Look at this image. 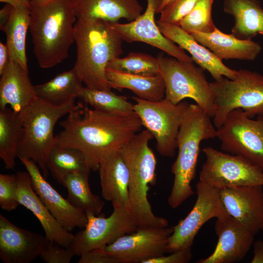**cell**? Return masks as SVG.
<instances>
[{
  "instance_id": "f6af8a7d",
  "label": "cell",
  "mask_w": 263,
  "mask_h": 263,
  "mask_svg": "<svg viewBox=\"0 0 263 263\" xmlns=\"http://www.w3.org/2000/svg\"><path fill=\"white\" fill-rule=\"evenodd\" d=\"M171 0H163L161 5L156 11V14L160 13L163 8L171 1Z\"/></svg>"
},
{
  "instance_id": "7bdbcfd3",
  "label": "cell",
  "mask_w": 263,
  "mask_h": 263,
  "mask_svg": "<svg viewBox=\"0 0 263 263\" xmlns=\"http://www.w3.org/2000/svg\"><path fill=\"white\" fill-rule=\"evenodd\" d=\"M13 5L6 3L0 10V29H2L9 20L12 10Z\"/></svg>"
},
{
  "instance_id": "52a82bcc",
  "label": "cell",
  "mask_w": 263,
  "mask_h": 263,
  "mask_svg": "<svg viewBox=\"0 0 263 263\" xmlns=\"http://www.w3.org/2000/svg\"><path fill=\"white\" fill-rule=\"evenodd\" d=\"M209 85L215 105L213 123L217 129L234 109H242L252 118L263 116V75L240 69L234 79L224 77L209 83Z\"/></svg>"
},
{
  "instance_id": "ffe728a7",
  "label": "cell",
  "mask_w": 263,
  "mask_h": 263,
  "mask_svg": "<svg viewBox=\"0 0 263 263\" xmlns=\"http://www.w3.org/2000/svg\"><path fill=\"white\" fill-rule=\"evenodd\" d=\"M156 23L162 34L186 50L201 68L207 71L215 81L225 76L230 79L237 75V70L225 65L210 50L198 42L193 36L179 25L167 23L159 20Z\"/></svg>"
},
{
  "instance_id": "484cf974",
  "label": "cell",
  "mask_w": 263,
  "mask_h": 263,
  "mask_svg": "<svg viewBox=\"0 0 263 263\" xmlns=\"http://www.w3.org/2000/svg\"><path fill=\"white\" fill-rule=\"evenodd\" d=\"M224 11L231 15L234 24L231 32L241 39H252L263 35V8L258 0H224Z\"/></svg>"
},
{
  "instance_id": "f1b7e54d",
  "label": "cell",
  "mask_w": 263,
  "mask_h": 263,
  "mask_svg": "<svg viewBox=\"0 0 263 263\" xmlns=\"http://www.w3.org/2000/svg\"><path fill=\"white\" fill-rule=\"evenodd\" d=\"M23 133L20 113L9 107L0 109V158L6 169L15 167Z\"/></svg>"
},
{
  "instance_id": "6da1fadb",
  "label": "cell",
  "mask_w": 263,
  "mask_h": 263,
  "mask_svg": "<svg viewBox=\"0 0 263 263\" xmlns=\"http://www.w3.org/2000/svg\"><path fill=\"white\" fill-rule=\"evenodd\" d=\"M83 104L78 103L60 122L62 129L55 136L54 145L81 151L91 170L98 171L100 163L120 151L142 125L135 113H108Z\"/></svg>"
},
{
  "instance_id": "2e32d148",
  "label": "cell",
  "mask_w": 263,
  "mask_h": 263,
  "mask_svg": "<svg viewBox=\"0 0 263 263\" xmlns=\"http://www.w3.org/2000/svg\"><path fill=\"white\" fill-rule=\"evenodd\" d=\"M215 230L218 241L214 251L197 263L239 262L246 256L254 243V235L227 212L216 218Z\"/></svg>"
},
{
  "instance_id": "d6986e66",
  "label": "cell",
  "mask_w": 263,
  "mask_h": 263,
  "mask_svg": "<svg viewBox=\"0 0 263 263\" xmlns=\"http://www.w3.org/2000/svg\"><path fill=\"white\" fill-rule=\"evenodd\" d=\"M46 236L19 228L0 215V259L4 263H29L45 249Z\"/></svg>"
},
{
  "instance_id": "836d02e7",
  "label": "cell",
  "mask_w": 263,
  "mask_h": 263,
  "mask_svg": "<svg viewBox=\"0 0 263 263\" xmlns=\"http://www.w3.org/2000/svg\"><path fill=\"white\" fill-rule=\"evenodd\" d=\"M107 67L128 74L145 76L159 74L157 57L141 53L130 52L124 57L115 58L109 62Z\"/></svg>"
},
{
  "instance_id": "ee69618b",
  "label": "cell",
  "mask_w": 263,
  "mask_h": 263,
  "mask_svg": "<svg viewBox=\"0 0 263 263\" xmlns=\"http://www.w3.org/2000/svg\"><path fill=\"white\" fill-rule=\"evenodd\" d=\"M0 2L10 4L13 6L23 5L30 7V0H0Z\"/></svg>"
},
{
  "instance_id": "4316f807",
  "label": "cell",
  "mask_w": 263,
  "mask_h": 263,
  "mask_svg": "<svg viewBox=\"0 0 263 263\" xmlns=\"http://www.w3.org/2000/svg\"><path fill=\"white\" fill-rule=\"evenodd\" d=\"M106 76L111 88L132 91L138 97L151 101L165 98V85L159 74L145 76L128 74L107 67Z\"/></svg>"
},
{
  "instance_id": "603a6c76",
  "label": "cell",
  "mask_w": 263,
  "mask_h": 263,
  "mask_svg": "<svg viewBox=\"0 0 263 263\" xmlns=\"http://www.w3.org/2000/svg\"><path fill=\"white\" fill-rule=\"evenodd\" d=\"M195 40L210 50L218 58L253 61L262 50L261 45L252 39H241L232 34H226L217 27L209 33L190 34Z\"/></svg>"
},
{
  "instance_id": "44dd1931",
  "label": "cell",
  "mask_w": 263,
  "mask_h": 263,
  "mask_svg": "<svg viewBox=\"0 0 263 263\" xmlns=\"http://www.w3.org/2000/svg\"><path fill=\"white\" fill-rule=\"evenodd\" d=\"M16 175L20 205L31 211L36 217L48 240L63 246L69 247L74 235L59 223L34 191L31 177L28 171H18Z\"/></svg>"
},
{
  "instance_id": "d4e9b609",
  "label": "cell",
  "mask_w": 263,
  "mask_h": 263,
  "mask_svg": "<svg viewBox=\"0 0 263 263\" xmlns=\"http://www.w3.org/2000/svg\"><path fill=\"white\" fill-rule=\"evenodd\" d=\"M77 19H98L113 23L124 19L132 21L142 13L138 0H72Z\"/></svg>"
},
{
  "instance_id": "ac0fdd59",
  "label": "cell",
  "mask_w": 263,
  "mask_h": 263,
  "mask_svg": "<svg viewBox=\"0 0 263 263\" xmlns=\"http://www.w3.org/2000/svg\"><path fill=\"white\" fill-rule=\"evenodd\" d=\"M19 159L30 175L34 191L59 223L69 231L75 227L84 228L87 222L86 214L64 198L46 181L36 163L30 159Z\"/></svg>"
},
{
  "instance_id": "5bb4252c",
  "label": "cell",
  "mask_w": 263,
  "mask_h": 263,
  "mask_svg": "<svg viewBox=\"0 0 263 263\" xmlns=\"http://www.w3.org/2000/svg\"><path fill=\"white\" fill-rule=\"evenodd\" d=\"M172 227L137 228L105 247L107 253L118 263H143L167 253Z\"/></svg>"
},
{
  "instance_id": "30bf717a",
  "label": "cell",
  "mask_w": 263,
  "mask_h": 263,
  "mask_svg": "<svg viewBox=\"0 0 263 263\" xmlns=\"http://www.w3.org/2000/svg\"><path fill=\"white\" fill-rule=\"evenodd\" d=\"M206 156L199 181L219 189L242 186H263V171L246 158L211 147L203 149Z\"/></svg>"
},
{
  "instance_id": "bcb514c9",
  "label": "cell",
  "mask_w": 263,
  "mask_h": 263,
  "mask_svg": "<svg viewBox=\"0 0 263 263\" xmlns=\"http://www.w3.org/2000/svg\"><path fill=\"white\" fill-rule=\"evenodd\" d=\"M38 0V1H45V0Z\"/></svg>"
},
{
  "instance_id": "9a60e30c",
  "label": "cell",
  "mask_w": 263,
  "mask_h": 263,
  "mask_svg": "<svg viewBox=\"0 0 263 263\" xmlns=\"http://www.w3.org/2000/svg\"><path fill=\"white\" fill-rule=\"evenodd\" d=\"M145 12L134 20L126 23H112L115 31L123 41L142 42L166 53L179 60L193 62L185 50L165 37L160 31L154 16L163 0H147Z\"/></svg>"
},
{
  "instance_id": "8fae6325",
  "label": "cell",
  "mask_w": 263,
  "mask_h": 263,
  "mask_svg": "<svg viewBox=\"0 0 263 263\" xmlns=\"http://www.w3.org/2000/svg\"><path fill=\"white\" fill-rule=\"evenodd\" d=\"M216 137L224 151L246 158L263 171V116L253 119L234 109L217 129Z\"/></svg>"
},
{
  "instance_id": "7402d4cb",
  "label": "cell",
  "mask_w": 263,
  "mask_h": 263,
  "mask_svg": "<svg viewBox=\"0 0 263 263\" xmlns=\"http://www.w3.org/2000/svg\"><path fill=\"white\" fill-rule=\"evenodd\" d=\"M0 75V109L19 113L37 98L29 71L18 62L9 60Z\"/></svg>"
},
{
  "instance_id": "7c38bea8",
  "label": "cell",
  "mask_w": 263,
  "mask_h": 263,
  "mask_svg": "<svg viewBox=\"0 0 263 263\" xmlns=\"http://www.w3.org/2000/svg\"><path fill=\"white\" fill-rule=\"evenodd\" d=\"M108 217L86 213L87 223L74 237L69 246L75 255L80 256L93 249L105 247L119 237L137 230L138 227L128 210L123 207H113Z\"/></svg>"
},
{
  "instance_id": "8992f818",
  "label": "cell",
  "mask_w": 263,
  "mask_h": 263,
  "mask_svg": "<svg viewBox=\"0 0 263 263\" xmlns=\"http://www.w3.org/2000/svg\"><path fill=\"white\" fill-rule=\"evenodd\" d=\"M76 98L56 105L37 98L20 113L23 137L18 157L30 159L36 163L46 177V160L54 146V129L57 121L74 110Z\"/></svg>"
},
{
  "instance_id": "7dc6e473",
  "label": "cell",
  "mask_w": 263,
  "mask_h": 263,
  "mask_svg": "<svg viewBox=\"0 0 263 263\" xmlns=\"http://www.w3.org/2000/svg\"></svg>"
},
{
  "instance_id": "e0dca14e",
  "label": "cell",
  "mask_w": 263,
  "mask_h": 263,
  "mask_svg": "<svg viewBox=\"0 0 263 263\" xmlns=\"http://www.w3.org/2000/svg\"><path fill=\"white\" fill-rule=\"evenodd\" d=\"M229 215L254 235L263 231V186H242L220 189Z\"/></svg>"
},
{
  "instance_id": "4fadbf2b",
  "label": "cell",
  "mask_w": 263,
  "mask_h": 263,
  "mask_svg": "<svg viewBox=\"0 0 263 263\" xmlns=\"http://www.w3.org/2000/svg\"><path fill=\"white\" fill-rule=\"evenodd\" d=\"M197 199L188 214L175 226L169 239L167 253L191 247L201 227L208 220L226 212L221 200L220 189L201 181L196 185Z\"/></svg>"
},
{
  "instance_id": "3957f363",
  "label": "cell",
  "mask_w": 263,
  "mask_h": 263,
  "mask_svg": "<svg viewBox=\"0 0 263 263\" xmlns=\"http://www.w3.org/2000/svg\"><path fill=\"white\" fill-rule=\"evenodd\" d=\"M111 22L98 19H77L74 39L76 56L74 68L90 89L111 90L106 76L108 63L123 53V40Z\"/></svg>"
},
{
  "instance_id": "60d3db41",
  "label": "cell",
  "mask_w": 263,
  "mask_h": 263,
  "mask_svg": "<svg viewBox=\"0 0 263 263\" xmlns=\"http://www.w3.org/2000/svg\"><path fill=\"white\" fill-rule=\"evenodd\" d=\"M254 255L251 263H263V241L259 240L254 242Z\"/></svg>"
},
{
  "instance_id": "f35d334b",
  "label": "cell",
  "mask_w": 263,
  "mask_h": 263,
  "mask_svg": "<svg viewBox=\"0 0 263 263\" xmlns=\"http://www.w3.org/2000/svg\"><path fill=\"white\" fill-rule=\"evenodd\" d=\"M192 258L191 247H189L176 251L168 256L163 255L149 259L143 263H187Z\"/></svg>"
},
{
  "instance_id": "1f68e13d",
  "label": "cell",
  "mask_w": 263,
  "mask_h": 263,
  "mask_svg": "<svg viewBox=\"0 0 263 263\" xmlns=\"http://www.w3.org/2000/svg\"><path fill=\"white\" fill-rule=\"evenodd\" d=\"M46 167L52 177L62 185L63 178L75 172H91L85 157L80 150L54 145L46 160Z\"/></svg>"
},
{
  "instance_id": "7a4b0ae2",
  "label": "cell",
  "mask_w": 263,
  "mask_h": 263,
  "mask_svg": "<svg viewBox=\"0 0 263 263\" xmlns=\"http://www.w3.org/2000/svg\"><path fill=\"white\" fill-rule=\"evenodd\" d=\"M33 53L39 66L53 67L68 58L77 18L72 0H30Z\"/></svg>"
},
{
  "instance_id": "277c9868",
  "label": "cell",
  "mask_w": 263,
  "mask_h": 263,
  "mask_svg": "<svg viewBox=\"0 0 263 263\" xmlns=\"http://www.w3.org/2000/svg\"><path fill=\"white\" fill-rule=\"evenodd\" d=\"M153 137L147 129L140 131L120 150L129 173V212L138 228L169 224L166 219L153 213L148 198L150 186L156 181V159L149 145Z\"/></svg>"
},
{
  "instance_id": "d590c367",
  "label": "cell",
  "mask_w": 263,
  "mask_h": 263,
  "mask_svg": "<svg viewBox=\"0 0 263 263\" xmlns=\"http://www.w3.org/2000/svg\"><path fill=\"white\" fill-rule=\"evenodd\" d=\"M16 174H0V207L7 211L16 209L20 203Z\"/></svg>"
},
{
  "instance_id": "74e56055",
  "label": "cell",
  "mask_w": 263,
  "mask_h": 263,
  "mask_svg": "<svg viewBox=\"0 0 263 263\" xmlns=\"http://www.w3.org/2000/svg\"><path fill=\"white\" fill-rule=\"evenodd\" d=\"M75 256L70 247H64L48 239L40 258L47 263H69Z\"/></svg>"
},
{
  "instance_id": "9c48e42d",
  "label": "cell",
  "mask_w": 263,
  "mask_h": 263,
  "mask_svg": "<svg viewBox=\"0 0 263 263\" xmlns=\"http://www.w3.org/2000/svg\"><path fill=\"white\" fill-rule=\"evenodd\" d=\"M134 113L155 138L156 148L164 157H172L177 149L179 129L189 104L183 101L174 104L166 99L151 101L133 96Z\"/></svg>"
},
{
  "instance_id": "d6a6232c",
  "label": "cell",
  "mask_w": 263,
  "mask_h": 263,
  "mask_svg": "<svg viewBox=\"0 0 263 263\" xmlns=\"http://www.w3.org/2000/svg\"><path fill=\"white\" fill-rule=\"evenodd\" d=\"M79 98L94 109L105 113L131 114L134 113L133 104L127 98L111 90L90 89L84 87Z\"/></svg>"
},
{
  "instance_id": "ba28073f",
  "label": "cell",
  "mask_w": 263,
  "mask_h": 263,
  "mask_svg": "<svg viewBox=\"0 0 263 263\" xmlns=\"http://www.w3.org/2000/svg\"><path fill=\"white\" fill-rule=\"evenodd\" d=\"M157 58L159 74L165 85V98L174 104L191 98L213 118L215 113L214 95L203 69L193 62L174 57L160 55Z\"/></svg>"
},
{
  "instance_id": "8d00e7d4",
  "label": "cell",
  "mask_w": 263,
  "mask_h": 263,
  "mask_svg": "<svg viewBox=\"0 0 263 263\" xmlns=\"http://www.w3.org/2000/svg\"><path fill=\"white\" fill-rule=\"evenodd\" d=\"M198 0H171L162 10L159 21L179 25Z\"/></svg>"
},
{
  "instance_id": "f546056e",
  "label": "cell",
  "mask_w": 263,
  "mask_h": 263,
  "mask_svg": "<svg viewBox=\"0 0 263 263\" xmlns=\"http://www.w3.org/2000/svg\"><path fill=\"white\" fill-rule=\"evenodd\" d=\"M74 68L61 73L48 81L34 85L37 97L59 105L71 99L79 98L84 88Z\"/></svg>"
},
{
  "instance_id": "ab89813d",
  "label": "cell",
  "mask_w": 263,
  "mask_h": 263,
  "mask_svg": "<svg viewBox=\"0 0 263 263\" xmlns=\"http://www.w3.org/2000/svg\"><path fill=\"white\" fill-rule=\"evenodd\" d=\"M80 257L78 263H118L114 258L107 253L105 247L89 250Z\"/></svg>"
},
{
  "instance_id": "e575fe53",
  "label": "cell",
  "mask_w": 263,
  "mask_h": 263,
  "mask_svg": "<svg viewBox=\"0 0 263 263\" xmlns=\"http://www.w3.org/2000/svg\"><path fill=\"white\" fill-rule=\"evenodd\" d=\"M213 0H198L191 11L180 21L179 26L185 31L209 33L215 30L211 16Z\"/></svg>"
},
{
  "instance_id": "83f0119b",
  "label": "cell",
  "mask_w": 263,
  "mask_h": 263,
  "mask_svg": "<svg viewBox=\"0 0 263 263\" xmlns=\"http://www.w3.org/2000/svg\"><path fill=\"white\" fill-rule=\"evenodd\" d=\"M29 25V7L19 5L13 6L9 20L0 29L6 35L9 60L18 62L28 71L26 41Z\"/></svg>"
},
{
  "instance_id": "4dcf8cb0",
  "label": "cell",
  "mask_w": 263,
  "mask_h": 263,
  "mask_svg": "<svg viewBox=\"0 0 263 263\" xmlns=\"http://www.w3.org/2000/svg\"><path fill=\"white\" fill-rule=\"evenodd\" d=\"M90 172H75L65 176L62 185L68 191L69 201L77 209L85 213L100 214L105 202L91 190L89 177Z\"/></svg>"
},
{
  "instance_id": "b9f144b4",
  "label": "cell",
  "mask_w": 263,
  "mask_h": 263,
  "mask_svg": "<svg viewBox=\"0 0 263 263\" xmlns=\"http://www.w3.org/2000/svg\"><path fill=\"white\" fill-rule=\"evenodd\" d=\"M9 60V52L6 44L0 42V74Z\"/></svg>"
},
{
  "instance_id": "cb8c5ba5",
  "label": "cell",
  "mask_w": 263,
  "mask_h": 263,
  "mask_svg": "<svg viewBox=\"0 0 263 263\" xmlns=\"http://www.w3.org/2000/svg\"><path fill=\"white\" fill-rule=\"evenodd\" d=\"M98 171L103 198L113 207H123L129 211V173L120 151L104 160Z\"/></svg>"
},
{
  "instance_id": "5b68a950",
  "label": "cell",
  "mask_w": 263,
  "mask_h": 263,
  "mask_svg": "<svg viewBox=\"0 0 263 263\" xmlns=\"http://www.w3.org/2000/svg\"><path fill=\"white\" fill-rule=\"evenodd\" d=\"M211 118L196 104H189L177 136L178 155L171 167L174 181L168 202L172 208L194 193L190 184L196 175L200 143L217 137V128Z\"/></svg>"
}]
</instances>
